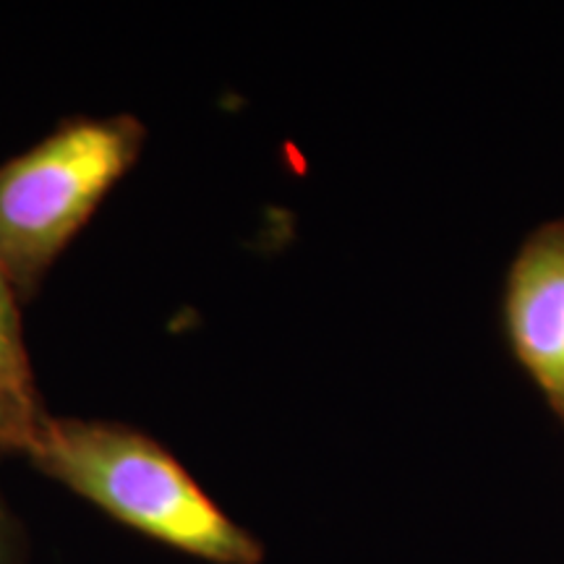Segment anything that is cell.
Segmentation results:
<instances>
[{
  "label": "cell",
  "instance_id": "4",
  "mask_svg": "<svg viewBox=\"0 0 564 564\" xmlns=\"http://www.w3.org/2000/svg\"><path fill=\"white\" fill-rule=\"evenodd\" d=\"M19 299L13 293L9 278L0 270V371L19 387L21 392L40 400L37 387H34L30 356H26L24 335H21V314Z\"/></svg>",
  "mask_w": 564,
  "mask_h": 564
},
{
  "label": "cell",
  "instance_id": "6",
  "mask_svg": "<svg viewBox=\"0 0 564 564\" xmlns=\"http://www.w3.org/2000/svg\"><path fill=\"white\" fill-rule=\"evenodd\" d=\"M26 554L30 546H26L24 525L0 494V564H26Z\"/></svg>",
  "mask_w": 564,
  "mask_h": 564
},
{
  "label": "cell",
  "instance_id": "5",
  "mask_svg": "<svg viewBox=\"0 0 564 564\" xmlns=\"http://www.w3.org/2000/svg\"><path fill=\"white\" fill-rule=\"evenodd\" d=\"M45 419L40 400L30 398L0 371V453H26L34 429Z\"/></svg>",
  "mask_w": 564,
  "mask_h": 564
},
{
  "label": "cell",
  "instance_id": "1",
  "mask_svg": "<svg viewBox=\"0 0 564 564\" xmlns=\"http://www.w3.org/2000/svg\"><path fill=\"white\" fill-rule=\"evenodd\" d=\"M34 468L147 539L209 564H262L264 546L220 510L152 436L121 423L45 413L26 447Z\"/></svg>",
  "mask_w": 564,
  "mask_h": 564
},
{
  "label": "cell",
  "instance_id": "3",
  "mask_svg": "<svg viewBox=\"0 0 564 564\" xmlns=\"http://www.w3.org/2000/svg\"><path fill=\"white\" fill-rule=\"evenodd\" d=\"M507 337L523 369L564 423V220L520 246L507 274Z\"/></svg>",
  "mask_w": 564,
  "mask_h": 564
},
{
  "label": "cell",
  "instance_id": "2",
  "mask_svg": "<svg viewBox=\"0 0 564 564\" xmlns=\"http://www.w3.org/2000/svg\"><path fill=\"white\" fill-rule=\"evenodd\" d=\"M147 141L133 116L74 118L30 152L0 165V270L21 303L110 188L131 171Z\"/></svg>",
  "mask_w": 564,
  "mask_h": 564
}]
</instances>
